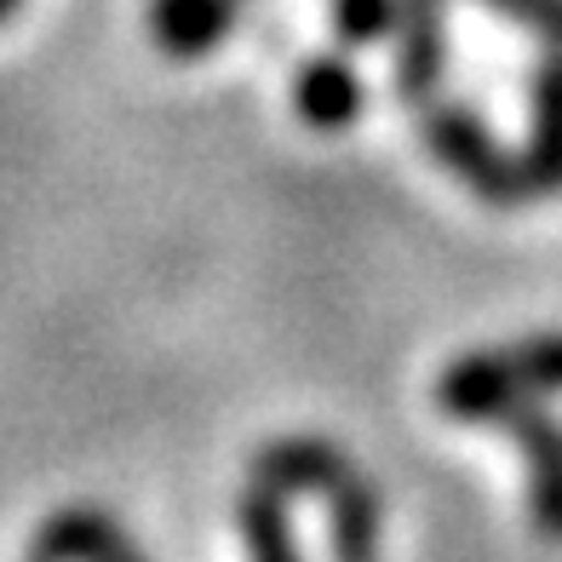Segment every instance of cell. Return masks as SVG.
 Listing matches in <instances>:
<instances>
[{
	"instance_id": "52a82bcc",
	"label": "cell",
	"mask_w": 562,
	"mask_h": 562,
	"mask_svg": "<svg viewBox=\"0 0 562 562\" xmlns=\"http://www.w3.org/2000/svg\"><path fill=\"white\" fill-rule=\"evenodd\" d=\"M241 0H149V41L167 58H207L236 30Z\"/></svg>"
},
{
	"instance_id": "8fae6325",
	"label": "cell",
	"mask_w": 562,
	"mask_h": 562,
	"mask_svg": "<svg viewBox=\"0 0 562 562\" xmlns=\"http://www.w3.org/2000/svg\"><path fill=\"white\" fill-rule=\"evenodd\" d=\"M236 528H241V546H247V562H304L299 557V540H293V510L281 494L270 488H252L236 499Z\"/></svg>"
},
{
	"instance_id": "8992f818",
	"label": "cell",
	"mask_w": 562,
	"mask_h": 562,
	"mask_svg": "<svg viewBox=\"0 0 562 562\" xmlns=\"http://www.w3.org/2000/svg\"><path fill=\"white\" fill-rule=\"evenodd\" d=\"M522 172L533 195H562V46H546L540 64H533Z\"/></svg>"
},
{
	"instance_id": "277c9868",
	"label": "cell",
	"mask_w": 562,
	"mask_h": 562,
	"mask_svg": "<svg viewBox=\"0 0 562 562\" xmlns=\"http://www.w3.org/2000/svg\"><path fill=\"white\" fill-rule=\"evenodd\" d=\"M356 476L350 453L334 448L327 437H270L252 453V482L281 499H334L345 482Z\"/></svg>"
},
{
	"instance_id": "30bf717a",
	"label": "cell",
	"mask_w": 562,
	"mask_h": 562,
	"mask_svg": "<svg viewBox=\"0 0 562 562\" xmlns=\"http://www.w3.org/2000/svg\"><path fill=\"white\" fill-rule=\"evenodd\" d=\"M327 546H334V562H379L385 557V494L362 471L327 499Z\"/></svg>"
},
{
	"instance_id": "6da1fadb",
	"label": "cell",
	"mask_w": 562,
	"mask_h": 562,
	"mask_svg": "<svg viewBox=\"0 0 562 562\" xmlns=\"http://www.w3.org/2000/svg\"><path fill=\"white\" fill-rule=\"evenodd\" d=\"M546 396H562V334H533L499 350H465L437 379V407L459 425H499L517 402Z\"/></svg>"
},
{
	"instance_id": "9c48e42d",
	"label": "cell",
	"mask_w": 562,
	"mask_h": 562,
	"mask_svg": "<svg viewBox=\"0 0 562 562\" xmlns=\"http://www.w3.org/2000/svg\"><path fill=\"white\" fill-rule=\"evenodd\" d=\"M126 546V528L98 505H64L53 510L35 540H30V557L23 562H104L110 551Z\"/></svg>"
},
{
	"instance_id": "7c38bea8",
	"label": "cell",
	"mask_w": 562,
	"mask_h": 562,
	"mask_svg": "<svg viewBox=\"0 0 562 562\" xmlns=\"http://www.w3.org/2000/svg\"><path fill=\"white\" fill-rule=\"evenodd\" d=\"M327 18H334V35L345 46H379V41L396 35L402 0H334Z\"/></svg>"
},
{
	"instance_id": "3957f363",
	"label": "cell",
	"mask_w": 562,
	"mask_h": 562,
	"mask_svg": "<svg viewBox=\"0 0 562 562\" xmlns=\"http://www.w3.org/2000/svg\"><path fill=\"white\" fill-rule=\"evenodd\" d=\"M528 459V517L551 546H562V419L546 402H517L499 419Z\"/></svg>"
},
{
	"instance_id": "9a60e30c",
	"label": "cell",
	"mask_w": 562,
	"mask_h": 562,
	"mask_svg": "<svg viewBox=\"0 0 562 562\" xmlns=\"http://www.w3.org/2000/svg\"><path fill=\"white\" fill-rule=\"evenodd\" d=\"M18 7H23V0H0V23H7V18H12Z\"/></svg>"
},
{
	"instance_id": "5bb4252c",
	"label": "cell",
	"mask_w": 562,
	"mask_h": 562,
	"mask_svg": "<svg viewBox=\"0 0 562 562\" xmlns=\"http://www.w3.org/2000/svg\"><path fill=\"white\" fill-rule=\"evenodd\" d=\"M104 562H149V557H144V551H138L133 540H126V546H121V551H110Z\"/></svg>"
},
{
	"instance_id": "5b68a950",
	"label": "cell",
	"mask_w": 562,
	"mask_h": 562,
	"mask_svg": "<svg viewBox=\"0 0 562 562\" xmlns=\"http://www.w3.org/2000/svg\"><path fill=\"white\" fill-rule=\"evenodd\" d=\"M391 46H396V98L414 110L437 104L442 98V64H448L442 0H402Z\"/></svg>"
},
{
	"instance_id": "7a4b0ae2",
	"label": "cell",
	"mask_w": 562,
	"mask_h": 562,
	"mask_svg": "<svg viewBox=\"0 0 562 562\" xmlns=\"http://www.w3.org/2000/svg\"><path fill=\"white\" fill-rule=\"evenodd\" d=\"M419 133L430 144V156H437L476 201H488V207H522V201H533L522 156H510L471 104H448V98L425 104L419 110Z\"/></svg>"
},
{
	"instance_id": "ba28073f",
	"label": "cell",
	"mask_w": 562,
	"mask_h": 562,
	"mask_svg": "<svg viewBox=\"0 0 562 562\" xmlns=\"http://www.w3.org/2000/svg\"><path fill=\"white\" fill-rule=\"evenodd\" d=\"M293 110L311 133H345L362 115V81H356L350 58L339 53H322V58H304L293 75Z\"/></svg>"
},
{
	"instance_id": "4fadbf2b",
	"label": "cell",
	"mask_w": 562,
	"mask_h": 562,
	"mask_svg": "<svg viewBox=\"0 0 562 562\" xmlns=\"http://www.w3.org/2000/svg\"><path fill=\"white\" fill-rule=\"evenodd\" d=\"M482 7L533 30L546 46H562V0H482Z\"/></svg>"
}]
</instances>
